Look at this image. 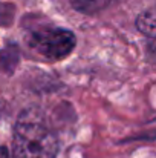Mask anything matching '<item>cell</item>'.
Wrapping results in <instances>:
<instances>
[{
	"label": "cell",
	"instance_id": "1",
	"mask_svg": "<svg viewBox=\"0 0 156 158\" xmlns=\"http://www.w3.org/2000/svg\"><path fill=\"white\" fill-rule=\"evenodd\" d=\"M58 140L46 120L34 109L25 110L14 127L12 158H55Z\"/></svg>",
	"mask_w": 156,
	"mask_h": 158
},
{
	"label": "cell",
	"instance_id": "3",
	"mask_svg": "<svg viewBox=\"0 0 156 158\" xmlns=\"http://www.w3.org/2000/svg\"><path fill=\"white\" fill-rule=\"evenodd\" d=\"M136 28L147 37L156 39V9H149L138 15Z\"/></svg>",
	"mask_w": 156,
	"mask_h": 158
},
{
	"label": "cell",
	"instance_id": "5",
	"mask_svg": "<svg viewBox=\"0 0 156 158\" xmlns=\"http://www.w3.org/2000/svg\"><path fill=\"white\" fill-rule=\"evenodd\" d=\"M0 158H8V151H6V148H0Z\"/></svg>",
	"mask_w": 156,
	"mask_h": 158
},
{
	"label": "cell",
	"instance_id": "2",
	"mask_svg": "<svg viewBox=\"0 0 156 158\" xmlns=\"http://www.w3.org/2000/svg\"><path fill=\"white\" fill-rule=\"evenodd\" d=\"M77 37L64 28L42 26L29 34V46L48 60H61L74 51Z\"/></svg>",
	"mask_w": 156,
	"mask_h": 158
},
{
	"label": "cell",
	"instance_id": "4",
	"mask_svg": "<svg viewBox=\"0 0 156 158\" xmlns=\"http://www.w3.org/2000/svg\"><path fill=\"white\" fill-rule=\"evenodd\" d=\"M113 0H70V5L83 14H97L110 6Z\"/></svg>",
	"mask_w": 156,
	"mask_h": 158
}]
</instances>
